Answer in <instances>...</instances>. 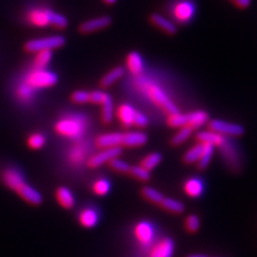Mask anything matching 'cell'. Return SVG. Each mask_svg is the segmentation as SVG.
<instances>
[{"label": "cell", "instance_id": "1", "mask_svg": "<svg viewBox=\"0 0 257 257\" xmlns=\"http://www.w3.org/2000/svg\"><path fill=\"white\" fill-rule=\"evenodd\" d=\"M88 121L83 115H68L55 123L54 130L59 136L69 140H80L87 131Z\"/></svg>", "mask_w": 257, "mask_h": 257}, {"label": "cell", "instance_id": "2", "mask_svg": "<svg viewBox=\"0 0 257 257\" xmlns=\"http://www.w3.org/2000/svg\"><path fill=\"white\" fill-rule=\"evenodd\" d=\"M143 91L147 94L148 98L154 102L159 107L164 109L168 115L178 112V108L175 104L170 100L164 90L152 82H144L142 86Z\"/></svg>", "mask_w": 257, "mask_h": 257}, {"label": "cell", "instance_id": "3", "mask_svg": "<svg viewBox=\"0 0 257 257\" xmlns=\"http://www.w3.org/2000/svg\"><path fill=\"white\" fill-rule=\"evenodd\" d=\"M58 82V76L54 72L46 69H34L26 75L24 83L27 84L30 88L42 89V88H50L55 86Z\"/></svg>", "mask_w": 257, "mask_h": 257}, {"label": "cell", "instance_id": "4", "mask_svg": "<svg viewBox=\"0 0 257 257\" xmlns=\"http://www.w3.org/2000/svg\"><path fill=\"white\" fill-rule=\"evenodd\" d=\"M66 44V39L62 36H53L46 38H40L30 40L25 44V50L28 53H39L43 51H51L57 50V48L62 47Z\"/></svg>", "mask_w": 257, "mask_h": 257}, {"label": "cell", "instance_id": "5", "mask_svg": "<svg viewBox=\"0 0 257 257\" xmlns=\"http://www.w3.org/2000/svg\"><path fill=\"white\" fill-rule=\"evenodd\" d=\"M196 13V7L191 0H177L173 5L171 15L173 16L174 23L187 25L193 19Z\"/></svg>", "mask_w": 257, "mask_h": 257}, {"label": "cell", "instance_id": "6", "mask_svg": "<svg viewBox=\"0 0 257 257\" xmlns=\"http://www.w3.org/2000/svg\"><path fill=\"white\" fill-rule=\"evenodd\" d=\"M121 147L110 148V149H101L98 154L92 155L87 159V165L90 168H98L104 164H108L109 161L112 159L118 158L119 155H121Z\"/></svg>", "mask_w": 257, "mask_h": 257}, {"label": "cell", "instance_id": "7", "mask_svg": "<svg viewBox=\"0 0 257 257\" xmlns=\"http://www.w3.org/2000/svg\"><path fill=\"white\" fill-rule=\"evenodd\" d=\"M209 130L223 136H240L244 132L242 125L223 121V120H211L208 124Z\"/></svg>", "mask_w": 257, "mask_h": 257}, {"label": "cell", "instance_id": "8", "mask_svg": "<svg viewBox=\"0 0 257 257\" xmlns=\"http://www.w3.org/2000/svg\"><path fill=\"white\" fill-rule=\"evenodd\" d=\"M54 11L43 8H35L28 12L27 20L32 26L43 28L52 25V18Z\"/></svg>", "mask_w": 257, "mask_h": 257}, {"label": "cell", "instance_id": "9", "mask_svg": "<svg viewBox=\"0 0 257 257\" xmlns=\"http://www.w3.org/2000/svg\"><path fill=\"white\" fill-rule=\"evenodd\" d=\"M149 21L156 28L164 32L167 36H175L178 32V27H177L176 23L160 13H151L149 15Z\"/></svg>", "mask_w": 257, "mask_h": 257}, {"label": "cell", "instance_id": "10", "mask_svg": "<svg viewBox=\"0 0 257 257\" xmlns=\"http://www.w3.org/2000/svg\"><path fill=\"white\" fill-rule=\"evenodd\" d=\"M2 179L5 186L14 192L18 191L24 183H26L23 174L14 167H9L5 170L2 175Z\"/></svg>", "mask_w": 257, "mask_h": 257}, {"label": "cell", "instance_id": "11", "mask_svg": "<svg viewBox=\"0 0 257 257\" xmlns=\"http://www.w3.org/2000/svg\"><path fill=\"white\" fill-rule=\"evenodd\" d=\"M134 235L142 245L148 246L155 238L154 226L149 222H140L134 228Z\"/></svg>", "mask_w": 257, "mask_h": 257}, {"label": "cell", "instance_id": "12", "mask_svg": "<svg viewBox=\"0 0 257 257\" xmlns=\"http://www.w3.org/2000/svg\"><path fill=\"white\" fill-rule=\"evenodd\" d=\"M122 134L118 132H109L99 135L95 139V146L99 149H110L121 146Z\"/></svg>", "mask_w": 257, "mask_h": 257}, {"label": "cell", "instance_id": "13", "mask_svg": "<svg viewBox=\"0 0 257 257\" xmlns=\"http://www.w3.org/2000/svg\"><path fill=\"white\" fill-rule=\"evenodd\" d=\"M111 19L109 16H100V18L92 19L89 21L84 22L82 25L79 26V31L84 35L91 34L94 31H99L104 28H107L111 24Z\"/></svg>", "mask_w": 257, "mask_h": 257}, {"label": "cell", "instance_id": "14", "mask_svg": "<svg viewBox=\"0 0 257 257\" xmlns=\"http://www.w3.org/2000/svg\"><path fill=\"white\" fill-rule=\"evenodd\" d=\"M16 193H18L22 199H24L26 203L32 206H39L43 202V197L41 195V193H40L38 190H36L34 187L29 186L27 182L24 183L23 186L16 191Z\"/></svg>", "mask_w": 257, "mask_h": 257}, {"label": "cell", "instance_id": "15", "mask_svg": "<svg viewBox=\"0 0 257 257\" xmlns=\"http://www.w3.org/2000/svg\"><path fill=\"white\" fill-rule=\"evenodd\" d=\"M136 114V109L130 105V104H121L116 109V116L124 127H130L134 124V118Z\"/></svg>", "mask_w": 257, "mask_h": 257}, {"label": "cell", "instance_id": "16", "mask_svg": "<svg viewBox=\"0 0 257 257\" xmlns=\"http://www.w3.org/2000/svg\"><path fill=\"white\" fill-rule=\"evenodd\" d=\"M148 138L147 134L141 131H132V132H126L122 134V142L121 146L128 147V148H134V147H141L143 145L147 143Z\"/></svg>", "mask_w": 257, "mask_h": 257}, {"label": "cell", "instance_id": "17", "mask_svg": "<svg viewBox=\"0 0 257 257\" xmlns=\"http://www.w3.org/2000/svg\"><path fill=\"white\" fill-rule=\"evenodd\" d=\"M126 69L131 72L133 75H140L144 71V59L139 52H131L126 55L125 58Z\"/></svg>", "mask_w": 257, "mask_h": 257}, {"label": "cell", "instance_id": "18", "mask_svg": "<svg viewBox=\"0 0 257 257\" xmlns=\"http://www.w3.org/2000/svg\"><path fill=\"white\" fill-rule=\"evenodd\" d=\"M196 139L199 143L202 144H209V145H212V146H218V147H222L225 145V143L227 142L226 138L225 136L218 134L215 132L212 131H202V132H198L196 135Z\"/></svg>", "mask_w": 257, "mask_h": 257}, {"label": "cell", "instance_id": "19", "mask_svg": "<svg viewBox=\"0 0 257 257\" xmlns=\"http://www.w3.org/2000/svg\"><path fill=\"white\" fill-rule=\"evenodd\" d=\"M174 242L170 238H165L157 243L150 252L149 257H173Z\"/></svg>", "mask_w": 257, "mask_h": 257}, {"label": "cell", "instance_id": "20", "mask_svg": "<svg viewBox=\"0 0 257 257\" xmlns=\"http://www.w3.org/2000/svg\"><path fill=\"white\" fill-rule=\"evenodd\" d=\"M78 222L85 228H93L99 223V213L93 208H85L78 214Z\"/></svg>", "mask_w": 257, "mask_h": 257}, {"label": "cell", "instance_id": "21", "mask_svg": "<svg viewBox=\"0 0 257 257\" xmlns=\"http://www.w3.org/2000/svg\"><path fill=\"white\" fill-rule=\"evenodd\" d=\"M56 199L63 209H72L75 206V197L72 191L67 187H59L56 191Z\"/></svg>", "mask_w": 257, "mask_h": 257}, {"label": "cell", "instance_id": "22", "mask_svg": "<svg viewBox=\"0 0 257 257\" xmlns=\"http://www.w3.org/2000/svg\"><path fill=\"white\" fill-rule=\"evenodd\" d=\"M125 73L123 67H116L104 75L100 80V86L103 88H108L114 85L120 78H122Z\"/></svg>", "mask_w": 257, "mask_h": 257}, {"label": "cell", "instance_id": "23", "mask_svg": "<svg viewBox=\"0 0 257 257\" xmlns=\"http://www.w3.org/2000/svg\"><path fill=\"white\" fill-rule=\"evenodd\" d=\"M187 117H188V126H190L192 130L202 127L208 122L209 120L208 114L204 110H195L193 112H190V114L187 115Z\"/></svg>", "mask_w": 257, "mask_h": 257}, {"label": "cell", "instance_id": "24", "mask_svg": "<svg viewBox=\"0 0 257 257\" xmlns=\"http://www.w3.org/2000/svg\"><path fill=\"white\" fill-rule=\"evenodd\" d=\"M184 191L191 197H199L204 192V184L200 179L192 178L184 183Z\"/></svg>", "mask_w": 257, "mask_h": 257}, {"label": "cell", "instance_id": "25", "mask_svg": "<svg viewBox=\"0 0 257 257\" xmlns=\"http://www.w3.org/2000/svg\"><path fill=\"white\" fill-rule=\"evenodd\" d=\"M114 104L111 96L108 94L106 100L101 104V119L104 124H109L114 118Z\"/></svg>", "mask_w": 257, "mask_h": 257}, {"label": "cell", "instance_id": "26", "mask_svg": "<svg viewBox=\"0 0 257 257\" xmlns=\"http://www.w3.org/2000/svg\"><path fill=\"white\" fill-rule=\"evenodd\" d=\"M88 149L83 144H76L75 146L70 150L69 158L73 164H80L86 160Z\"/></svg>", "mask_w": 257, "mask_h": 257}, {"label": "cell", "instance_id": "27", "mask_svg": "<svg viewBox=\"0 0 257 257\" xmlns=\"http://www.w3.org/2000/svg\"><path fill=\"white\" fill-rule=\"evenodd\" d=\"M203 149H204V144L199 143L197 145H195L194 147H192L190 150H188L186 152V155L183 157L184 162L187 164H192L198 162V160L200 159V156L203 154Z\"/></svg>", "mask_w": 257, "mask_h": 257}, {"label": "cell", "instance_id": "28", "mask_svg": "<svg viewBox=\"0 0 257 257\" xmlns=\"http://www.w3.org/2000/svg\"><path fill=\"white\" fill-rule=\"evenodd\" d=\"M53 58V52L43 51L36 54L34 64L36 69H45Z\"/></svg>", "mask_w": 257, "mask_h": 257}, {"label": "cell", "instance_id": "29", "mask_svg": "<svg viewBox=\"0 0 257 257\" xmlns=\"http://www.w3.org/2000/svg\"><path fill=\"white\" fill-rule=\"evenodd\" d=\"M213 151L214 147L212 145L209 144H204V149H203V154L200 156V159L198 160V168L199 170H205V168L210 163V161L213 156Z\"/></svg>", "mask_w": 257, "mask_h": 257}, {"label": "cell", "instance_id": "30", "mask_svg": "<svg viewBox=\"0 0 257 257\" xmlns=\"http://www.w3.org/2000/svg\"><path fill=\"white\" fill-rule=\"evenodd\" d=\"M161 161H162V156H161L159 152H152V154L148 155L142 160L141 166L146 168L147 171L150 172L161 163Z\"/></svg>", "mask_w": 257, "mask_h": 257}, {"label": "cell", "instance_id": "31", "mask_svg": "<svg viewBox=\"0 0 257 257\" xmlns=\"http://www.w3.org/2000/svg\"><path fill=\"white\" fill-rule=\"evenodd\" d=\"M45 143H46L45 136L41 133H32L28 136L27 139L28 147L32 150H39L43 148Z\"/></svg>", "mask_w": 257, "mask_h": 257}, {"label": "cell", "instance_id": "32", "mask_svg": "<svg viewBox=\"0 0 257 257\" xmlns=\"http://www.w3.org/2000/svg\"><path fill=\"white\" fill-rule=\"evenodd\" d=\"M166 210L174 212V213H181L184 211V205L181 202H178V200L173 199V198H166L162 200V203L160 204Z\"/></svg>", "mask_w": 257, "mask_h": 257}, {"label": "cell", "instance_id": "33", "mask_svg": "<svg viewBox=\"0 0 257 257\" xmlns=\"http://www.w3.org/2000/svg\"><path fill=\"white\" fill-rule=\"evenodd\" d=\"M142 194L143 196L148 199L149 202L154 203V204H161L162 203V200L164 199V196L161 194L159 191H157L154 188H150V187H146L142 190Z\"/></svg>", "mask_w": 257, "mask_h": 257}, {"label": "cell", "instance_id": "34", "mask_svg": "<svg viewBox=\"0 0 257 257\" xmlns=\"http://www.w3.org/2000/svg\"><path fill=\"white\" fill-rule=\"evenodd\" d=\"M167 123L172 127H179L180 128L183 126H188V117H187V115L180 114L179 111L175 112V114H172L168 116Z\"/></svg>", "mask_w": 257, "mask_h": 257}, {"label": "cell", "instance_id": "35", "mask_svg": "<svg viewBox=\"0 0 257 257\" xmlns=\"http://www.w3.org/2000/svg\"><path fill=\"white\" fill-rule=\"evenodd\" d=\"M92 191L95 195L105 196L110 191V183L107 179L96 180L92 186Z\"/></svg>", "mask_w": 257, "mask_h": 257}, {"label": "cell", "instance_id": "36", "mask_svg": "<svg viewBox=\"0 0 257 257\" xmlns=\"http://www.w3.org/2000/svg\"><path fill=\"white\" fill-rule=\"evenodd\" d=\"M193 130L190 126H183L180 127V130L175 134V136L172 140V144L174 146H178V145L183 144L186 141L189 140V138L191 136Z\"/></svg>", "mask_w": 257, "mask_h": 257}, {"label": "cell", "instance_id": "37", "mask_svg": "<svg viewBox=\"0 0 257 257\" xmlns=\"http://www.w3.org/2000/svg\"><path fill=\"white\" fill-rule=\"evenodd\" d=\"M108 166L111 168V170H114L115 172L121 173V174H128L131 170V166L128 165L125 161L120 160L119 158H115L111 161H109Z\"/></svg>", "mask_w": 257, "mask_h": 257}, {"label": "cell", "instance_id": "38", "mask_svg": "<svg viewBox=\"0 0 257 257\" xmlns=\"http://www.w3.org/2000/svg\"><path fill=\"white\" fill-rule=\"evenodd\" d=\"M34 91L35 90L30 88L27 84L23 83L18 87V89H16V94H18V98L20 100L24 102H28L34 98Z\"/></svg>", "mask_w": 257, "mask_h": 257}, {"label": "cell", "instance_id": "39", "mask_svg": "<svg viewBox=\"0 0 257 257\" xmlns=\"http://www.w3.org/2000/svg\"><path fill=\"white\" fill-rule=\"evenodd\" d=\"M128 174H131L135 179L141 180V181H148L150 179V172L141 165L131 166V170Z\"/></svg>", "mask_w": 257, "mask_h": 257}, {"label": "cell", "instance_id": "40", "mask_svg": "<svg viewBox=\"0 0 257 257\" xmlns=\"http://www.w3.org/2000/svg\"><path fill=\"white\" fill-rule=\"evenodd\" d=\"M71 101L75 104L89 103V92L85 90H76L71 94Z\"/></svg>", "mask_w": 257, "mask_h": 257}, {"label": "cell", "instance_id": "41", "mask_svg": "<svg viewBox=\"0 0 257 257\" xmlns=\"http://www.w3.org/2000/svg\"><path fill=\"white\" fill-rule=\"evenodd\" d=\"M108 93L101 91V90H94L89 92V103L96 104V105H101V104L106 100Z\"/></svg>", "mask_w": 257, "mask_h": 257}, {"label": "cell", "instance_id": "42", "mask_svg": "<svg viewBox=\"0 0 257 257\" xmlns=\"http://www.w3.org/2000/svg\"><path fill=\"white\" fill-rule=\"evenodd\" d=\"M186 225H187V229L191 232H195L198 230L199 228V219L197 215L191 214L187 218L186 221Z\"/></svg>", "mask_w": 257, "mask_h": 257}, {"label": "cell", "instance_id": "43", "mask_svg": "<svg viewBox=\"0 0 257 257\" xmlns=\"http://www.w3.org/2000/svg\"><path fill=\"white\" fill-rule=\"evenodd\" d=\"M148 124V118L145 116L143 112L136 110V114H135V118H134V124L139 127H145Z\"/></svg>", "mask_w": 257, "mask_h": 257}, {"label": "cell", "instance_id": "44", "mask_svg": "<svg viewBox=\"0 0 257 257\" xmlns=\"http://www.w3.org/2000/svg\"><path fill=\"white\" fill-rule=\"evenodd\" d=\"M228 2L234 5L239 10H245L252 4V0H228Z\"/></svg>", "mask_w": 257, "mask_h": 257}, {"label": "cell", "instance_id": "45", "mask_svg": "<svg viewBox=\"0 0 257 257\" xmlns=\"http://www.w3.org/2000/svg\"><path fill=\"white\" fill-rule=\"evenodd\" d=\"M188 257H208V256L204 254H193V255H189Z\"/></svg>", "mask_w": 257, "mask_h": 257}, {"label": "cell", "instance_id": "46", "mask_svg": "<svg viewBox=\"0 0 257 257\" xmlns=\"http://www.w3.org/2000/svg\"><path fill=\"white\" fill-rule=\"evenodd\" d=\"M103 2L107 5H112V4H115L117 0H103Z\"/></svg>", "mask_w": 257, "mask_h": 257}]
</instances>
